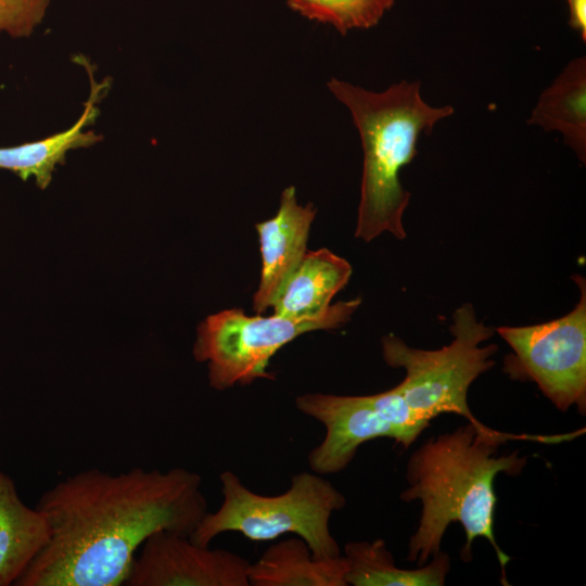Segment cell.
<instances>
[{"mask_svg":"<svg viewBox=\"0 0 586 586\" xmlns=\"http://www.w3.org/2000/svg\"><path fill=\"white\" fill-rule=\"evenodd\" d=\"M36 508L50 539L17 586H120L149 536L190 537L208 511L201 475L180 467L87 469L47 489Z\"/></svg>","mask_w":586,"mask_h":586,"instance_id":"obj_1","label":"cell"},{"mask_svg":"<svg viewBox=\"0 0 586 586\" xmlns=\"http://www.w3.org/2000/svg\"><path fill=\"white\" fill-rule=\"evenodd\" d=\"M579 431L564 435L510 434L485 424L468 422L451 432L429 438L409 457L406 466L408 487L399 495L405 502L421 501V515L408 543L407 560L418 565L441 551L443 536L450 523L461 524L466 543L461 558L472 559V543L482 537L493 547L507 584L506 566L510 557L494 535L496 509L495 479L499 473L514 476L527 462L518 450L497 455L498 447L511 440L558 443L572 440Z\"/></svg>","mask_w":586,"mask_h":586,"instance_id":"obj_2","label":"cell"},{"mask_svg":"<svg viewBox=\"0 0 586 586\" xmlns=\"http://www.w3.org/2000/svg\"><path fill=\"white\" fill-rule=\"evenodd\" d=\"M332 94L351 112L361 140L364 164L355 237L370 242L383 232L403 240V215L410 193L399 174L417 155L421 135L454 113L450 105L434 107L421 97L419 81L393 84L375 92L332 78Z\"/></svg>","mask_w":586,"mask_h":586,"instance_id":"obj_3","label":"cell"},{"mask_svg":"<svg viewBox=\"0 0 586 586\" xmlns=\"http://www.w3.org/2000/svg\"><path fill=\"white\" fill-rule=\"evenodd\" d=\"M222 501L214 512H206L190 539L201 546L226 532H239L255 542L295 534L308 545L315 558L342 556L330 531L334 511L346 505L344 495L316 472H301L291 477L289 488L265 496L247 488L232 471L219 475Z\"/></svg>","mask_w":586,"mask_h":586,"instance_id":"obj_4","label":"cell"},{"mask_svg":"<svg viewBox=\"0 0 586 586\" xmlns=\"http://www.w3.org/2000/svg\"><path fill=\"white\" fill-rule=\"evenodd\" d=\"M453 341L440 349L408 346L394 334L381 339L384 361L403 368L405 379L396 385L411 409L432 420L441 413L460 415L474 424H483L471 412L468 393L471 384L495 364L496 344L482 346L494 329L479 321L471 304L454 313Z\"/></svg>","mask_w":586,"mask_h":586,"instance_id":"obj_5","label":"cell"},{"mask_svg":"<svg viewBox=\"0 0 586 586\" xmlns=\"http://www.w3.org/2000/svg\"><path fill=\"white\" fill-rule=\"evenodd\" d=\"M360 305V298L339 302L318 317L291 319L273 314L246 316L242 309H227L208 316L198 328L194 358L207 362L209 385L224 391L235 384L272 379L270 358L298 335L340 328Z\"/></svg>","mask_w":586,"mask_h":586,"instance_id":"obj_6","label":"cell"},{"mask_svg":"<svg viewBox=\"0 0 586 586\" xmlns=\"http://www.w3.org/2000/svg\"><path fill=\"white\" fill-rule=\"evenodd\" d=\"M579 301L565 316L525 327H499L497 333L512 349L504 360V372L517 381H532L561 411L572 406L586 410V283Z\"/></svg>","mask_w":586,"mask_h":586,"instance_id":"obj_7","label":"cell"},{"mask_svg":"<svg viewBox=\"0 0 586 586\" xmlns=\"http://www.w3.org/2000/svg\"><path fill=\"white\" fill-rule=\"evenodd\" d=\"M250 562L242 556L211 549L190 537L158 531L135 557L127 586H249Z\"/></svg>","mask_w":586,"mask_h":586,"instance_id":"obj_8","label":"cell"},{"mask_svg":"<svg viewBox=\"0 0 586 586\" xmlns=\"http://www.w3.org/2000/svg\"><path fill=\"white\" fill-rule=\"evenodd\" d=\"M296 408L321 422L323 441L308 455V464L318 474L343 471L359 446L379 437L393 438L409 447L403 432L375 404L371 395L340 396L308 393L295 399Z\"/></svg>","mask_w":586,"mask_h":586,"instance_id":"obj_9","label":"cell"},{"mask_svg":"<svg viewBox=\"0 0 586 586\" xmlns=\"http://www.w3.org/2000/svg\"><path fill=\"white\" fill-rule=\"evenodd\" d=\"M315 215L314 205H300L296 190L290 186L281 194L276 216L255 225L263 260L260 281L253 296L257 314L273 306L304 258Z\"/></svg>","mask_w":586,"mask_h":586,"instance_id":"obj_10","label":"cell"},{"mask_svg":"<svg viewBox=\"0 0 586 586\" xmlns=\"http://www.w3.org/2000/svg\"><path fill=\"white\" fill-rule=\"evenodd\" d=\"M79 63L88 73L90 93L78 120L68 129L43 139L0 148V169L13 171L22 180L34 177L37 187L43 190L50 184L56 166L65 163L68 151L88 148L102 140L101 136L85 128L95 122L100 113L97 104L109 91L110 81L106 78L98 82L85 58L79 56Z\"/></svg>","mask_w":586,"mask_h":586,"instance_id":"obj_11","label":"cell"},{"mask_svg":"<svg viewBox=\"0 0 586 586\" xmlns=\"http://www.w3.org/2000/svg\"><path fill=\"white\" fill-rule=\"evenodd\" d=\"M49 539L44 514L26 506L13 480L0 470V586L14 584Z\"/></svg>","mask_w":586,"mask_h":586,"instance_id":"obj_12","label":"cell"},{"mask_svg":"<svg viewBox=\"0 0 586 586\" xmlns=\"http://www.w3.org/2000/svg\"><path fill=\"white\" fill-rule=\"evenodd\" d=\"M352 271L346 259L328 249L307 251L273 304V314L291 319L323 315Z\"/></svg>","mask_w":586,"mask_h":586,"instance_id":"obj_13","label":"cell"},{"mask_svg":"<svg viewBox=\"0 0 586 586\" xmlns=\"http://www.w3.org/2000/svg\"><path fill=\"white\" fill-rule=\"evenodd\" d=\"M343 556L315 558L306 542L291 537L271 545L260 558L250 563L252 586H347Z\"/></svg>","mask_w":586,"mask_h":586,"instance_id":"obj_14","label":"cell"},{"mask_svg":"<svg viewBox=\"0 0 586 586\" xmlns=\"http://www.w3.org/2000/svg\"><path fill=\"white\" fill-rule=\"evenodd\" d=\"M546 131L561 132L564 142L586 161V59L572 60L539 95L528 118Z\"/></svg>","mask_w":586,"mask_h":586,"instance_id":"obj_15","label":"cell"},{"mask_svg":"<svg viewBox=\"0 0 586 586\" xmlns=\"http://www.w3.org/2000/svg\"><path fill=\"white\" fill-rule=\"evenodd\" d=\"M345 581L353 586H443L451 569L442 550L417 569L397 568L385 542H351L344 547Z\"/></svg>","mask_w":586,"mask_h":586,"instance_id":"obj_16","label":"cell"},{"mask_svg":"<svg viewBox=\"0 0 586 586\" xmlns=\"http://www.w3.org/2000/svg\"><path fill=\"white\" fill-rule=\"evenodd\" d=\"M395 0H286L302 16L333 26L342 35L375 26Z\"/></svg>","mask_w":586,"mask_h":586,"instance_id":"obj_17","label":"cell"},{"mask_svg":"<svg viewBox=\"0 0 586 586\" xmlns=\"http://www.w3.org/2000/svg\"><path fill=\"white\" fill-rule=\"evenodd\" d=\"M49 5L50 0H0V33L12 38L29 37Z\"/></svg>","mask_w":586,"mask_h":586,"instance_id":"obj_18","label":"cell"},{"mask_svg":"<svg viewBox=\"0 0 586 586\" xmlns=\"http://www.w3.org/2000/svg\"><path fill=\"white\" fill-rule=\"evenodd\" d=\"M570 10V25L586 41V0H566Z\"/></svg>","mask_w":586,"mask_h":586,"instance_id":"obj_19","label":"cell"}]
</instances>
